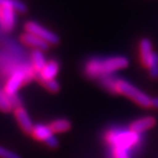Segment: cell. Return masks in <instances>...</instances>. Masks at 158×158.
Instances as JSON below:
<instances>
[{
	"mask_svg": "<svg viewBox=\"0 0 158 158\" xmlns=\"http://www.w3.org/2000/svg\"><path fill=\"white\" fill-rule=\"evenodd\" d=\"M45 144L48 146L49 148H52V149H55V148H56L59 146V141L58 139H56L55 135H52V137H49L47 140L45 141Z\"/></svg>",
	"mask_w": 158,
	"mask_h": 158,
	"instance_id": "ffe728a7",
	"label": "cell"
},
{
	"mask_svg": "<svg viewBox=\"0 0 158 158\" xmlns=\"http://www.w3.org/2000/svg\"><path fill=\"white\" fill-rule=\"evenodd\" d=\"M113 157L114 158H129L128 149L119 147H113Z\"/></svg>",
	"mask_w": 158,
	"mask_h": 158,
	"instance_id": "e0dca14e",
	"label": "cell"
},
{
	"mask_svg": "<svg viewBox=\"0 0 158 158\" xmlns=\"http://www.w3.org/2000/svg\"><path fill=\"white\" fill-rule=\"evenodd\" d=\"M25 29L28 33L34 34V35L38 36L39 38L46 41L48 44H56L59 42V37L56 34H55L52 31L45 29L41 25L35 23V22H28L25 25Z\"/></svg>",
	"mask_w": 158,
	"mask_h": 158,
	"instance_id": "277c9868",
	"label": "cell"
},
{
	"mask_svg": "<svg viewBox=\"0 0 158 158\" xmlns=\"http://www.w3.org/2000/svg\"><path fill=\"white\" fill-rule=\"evenodd\" d=\"M140 52H141V59L142 63L145 67H150L151 63L153 61L154 53L152 52V44L149 39H143L140 43Z\"/></svg>",
	"mask_w": 158,
	"mask_h": 158,
	"instance_id": "9c48e42d",
	"label": "cell"
},
{
	"mask_svg": "<svg viewBox=\"0 0 158 158\" xmlns=\"http://www.w3.org/2000/svg\"><path fill=\"white\" fill-rule=\"evenodd\" d=\"M156 124V120L152 116H147V117H143L140 119L135 120L134 122L131 124L129 129H131L132 131L140 134L142 131H145L147 129L153 127Z\"/></svg>",
	"mask_w": 158,
	"mask_h": 158,
	"instance_id": "30bf717a",
	"label": "cell"
},
{
	"mask_svg": "<svg viewBox=\"0 0 158 158\" xmlns=\"http://www.w3.org/2000/svg\"><path fill=\"white\" fill-rule=\"evenodd\" d=\"M49 126L52 132H65L70 129L71 123L67 119H58L52 121Z\"/></svg>",
	"mask_w": 158,
	"mask_h": 158,
	"instance_id": "4fadbf2b",
	"label": "cell"
},
{
	"mask_svg": "<svg viewBox=\"0 0 158 158\" xmlns=\"http://www.w3.org/2000/svg\"><path fill=\"white\" fill-rule=\"evenodd\" d=\"M41 84H43L45 86L46 89H48L52 93H56L60 89V85L56 82L55 79H52V80H43V79H39L38 80Z\"/></svg>",
	"mask_w": 158,
	"mask_h": 158,
	"instance_id": "2e32d148",
	"label": "cell"
},
{
	"mask_svg": "<svg viewBox=\"0 0 158 158\" xmlns=\"http://www.w3.org/2000/svg\"><path fill=\"white\" fill-rule=\"evenodd\" d=\"M151 106L154 107V108H157L158 109V98L152 99V101H151Z\"/></svg>",
	"mask_w": 158,
	"mask_h": 158,
	"instance_id": "44dd1931",
	"label": "cell"
},
{
	"mask_svg": "<svg viewBox=\"0 0 158 158\" xmlns=\"http://www.w3.org/2000/svg\"><path fill=\"white\" fill-rule=\"evenodd\" d=\"M12 109V106L9 101L8 94L4 90L0 89V110L3 112H9Z\"/></svg>",
	"mask_w": 158,
	"mask_h": 158,
	"instance_id": "9a60e30c",
	"label": "cell"
},
{
	"mask_svg": "<svg viewBox=\"0 0 158 158\" xmlns=\"http://www.w3.org/2000/svg\"><path fill=\"white\" fill-rule=\"evenodd\" d=\"M0 6H6L19 12H25L27 9L26 5L19 0H0Z\"/></svg>",
	"mask_w": 158,
	"mask_h": 158,
	"instance_id": "5bb4252c",
	"label": "cell"
},
{
	"mask_svg": "<svg viewBox=\"0 0 158 158\" xmlns=\"http://www.w3.org/2000/svg\"><path fill=\"white\" fill-rule=\"evenodd\" d=\"M31 58H32V67L35 70V72H40L43 69L44 66L46 65V61H45V56H43V53L41 50L35 49L32 52V55H31Z\"/></svg>",
	"mask_w": 158,
	"mask_h": 158,
	"instance_id": "7c38bea8",
	"label": "cell"
},
{
	"mask_svg": "<svg viewBox=\"0 0 158 158\" xmlns=\"http://www.w3.org/2000/svg\"><path fill=\"white\" fill-rule=\"evenodd\" d=\"M149 72H150V75L153 78H158V55L157 53L154 55L153 61L149 67Z\"/></svg>",
	"mask_w": 158,
	"mask_h": 158,
	"instance_id": "ac0fdd59",
	"label": "cell"
},
{
	"mask_svg": "<svg viewBox=\"0 0 158 158\" xmlns=\"http://www.w3.org/2000/svg\"><path fill=\"white\" fill-rule=\"evenodd\" d=\"M106 140L113 147L129 149L139 143L140 135L131 129H112L107 132Z\"/></svg>",
	"mask_w": 158,
	"mask_h": 158,
	"instance_id": "7a4b0ae2",
	"label": "cell"
},
{
	"mask_svg": "<svg viewBox=\"0 0 158 158\" xmlns=\"http://www.w3.org/2000/svg\"><path fill=\"white\" fill-rule=\"evenodd\" d=\"M128 60L125 56H111L107 59H94L87 62L85 73L90 78L104 77L113 72L127 67Z\"/></svg>",
	"mask_w": 158,
	"mask_h": 158,
	"instance_id": "6da1fadb",
	"label": "cell"
},
{
	"mask_svg": "<svg viewBox=\"0 0 158 158\" xmlns=\"http://www.w3.org/2000/svg\"><path fill=\"white\" fill-rule=\"evenodd\" d=\"M21 40L23 41L25 44L29 46H32L34 47L35 49H38V50H47L49 48V44L46 42V41L42 40L41 38H39L38 36L34 35V34H31V33H24L22 34L21 36Z\"/></svg>",
	"mask_w": 158,
	"mask_h": 158,
	"instance_id": "52a82bcc",
	"label": "cell"
},
{
	"mask_svg": "<svg viewBox=\"0 0 158 158\" xmlns=\"http://www.w3.org/2000/svg\"><path fill=\"white\" fill-rule=\"evenodd\" d=\"M15 118L18 120L19 124L21 126V128L24 131V132H26V134H32L34 125L26 110H25L23 107L17 108L15 110Z\"/></svg>",
	"mask_w": 158,
	"mask_h": 158,
	"instance_id": "8992f818",
	"label": "cell"
},
{
	"mask_svg": "<svg viewBox=\"0 0 158 158\" xmlns=\"http://www.w3.org/2000/svg\"><path fill=\"white\" fill-rule=\"evenodd\" d=\"M59 72V64L56 61H49L46 63L43 69L40 72L35 74V78L37 80L39 79H43V80H52L55 79Z\"/></svg>",
	"mask_w": 158,
	"mask_h": 158,
	"instance_id": "ba28073f",
	"label": "cell"
},
{
	"mask_svg": "<svg viewBox=\"0 0 158 158\" xmlns=\"http://www.w3.org/2000/svg\"><path fill=\"white\" fill-rule=\"evenodd\" d=\"M32 135L34 138L37 139V140L45 142L49 137H52L53 135V132L52 131V128H50V126H48V125L37 124L34 126Z\"/></svg>",
	"mask_w": 158,
	"mask_h": 158,
	"instance_id": "8fae6325",
	"label": "cell"
},
{
	"mask_svg": "<svg viewBox=\"0 0 158 158\" xmlns=\"http://www.w3.org/2000/svg\"><path fill=\"white\" fill-rule=\"evenodd\" d=\"M116 94H124V96L128 97L129 99L135 101V103L142 107H144V108L151 107V101H152V99H150L147 94L142 93L140 89H138L137 87L131 83H128L125 80H121V79L117 78V81H116Z\"/></svg>",
	"mask_w": 158,
	"mask_h": 158,
	"instance_id": "3957f363",
	"label": "cell"
},
{
	"mask_svg": "<svg viewBox=\"0 0 158 158\" xmlns=\"http://www.w3.org/2000/svg\"><path fill=\"white\" fill-rule=\"evenodd\" d=\"M0 158H22L18 153L12 152L5 147L0 146Z\"/></svg>",
	"mask_w": 158,
	"mask_h": 158,
	"instance_id": "d6986e66",
	"label": "cell"
},
{
	"mask_svg": "<svg viewBox=\"0 0 158 158\" xmlns=\"http://www.w3.org/2000/svg\"><path fill=\"white\" fill-rule=\"evenodd\" d=\"M0 23L5 31L14 29L15 24V11L6 6H0Z\"/></svg>",
	"mask_w": 158,
	"mask_h": 158,
	"instance_id": "5b68a950",
	"label": "cell"
}]
</instances>
